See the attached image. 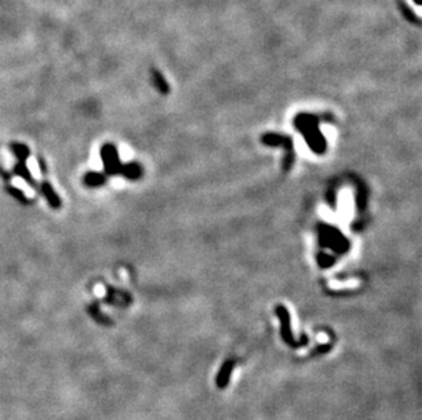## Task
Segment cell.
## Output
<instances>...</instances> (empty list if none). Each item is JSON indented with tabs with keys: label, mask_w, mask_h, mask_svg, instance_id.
Instances as JSON below:
<instances>
[{
	"label": "cell",
	"mask_w": 422,
	"mask_h": 420,
	"mask_svg": "<svg viewBox=\"0 0 422 420\" xmlns=\"http://www.w3.org/2000/svg\"><path fill=\"white\" fill-rule=\"evenodd\" d=\"M101 158H103L104 169L108 175H113L120 171L118 150L112 144H107L101 147Z\"/></svg>",
	"instance_id": "cell-1"
},
{
	"label": "cell",
	"mask_w": 422,
	"mask_h": 420,
	"mask_svg": "<svg viewBox=\"0 0 422 420\" xmlns=\"http://www.w3.org/2000/svg\"><path fill=\"white\" fill-rule=\"evenodd\" d=\"M37 190H40L41 192H43V195L45 197V199L48 201V204H49V206H51L52 209H59L60 206H62V201H60L59 195L55 192L53 187L51 186V184L48 183V182L44 180L43 183L40 184Z\"/></svg>",
	"instance_id": "cell-2"
},
{
	"label": "cell",
	"mask_w": 422,
	"mask_h": 420,
	"mask_svg": "<svg viewBox=\"0 0 422 420\" xmlns=\"http://www.w3.org/2000/svg\"><path fill=\"white\" fill-rule=\"evenodd\" d=\"M13 172H14V175H18L20 177H22L27 184H30V186L34 187V189H37V187H39L37 183L34 182V179L33 176H32L30 171H29V168L26 167V161H18L17 164L14 165Z\"/></svg>",
	"instance_id": "cell-3"
},
{
	"label": "cell",
	"mask_w": 422,
	"mask_h": 420,
	"mask_svg": "<svg viewBox=\"0 0 422 420\" xmlns=\"http://www.w3.org/2000/svg\"><path fill=\"white\" fill-rule=\"evenodd\" d=\"M106 175L99 173V172H88L85 176H84V183H85L88 187H99L101 184L106 183Z\"/></svg>",
	"instance_id": "cell-4"
},
{
	"label": "cell",
	"mask_w": 422,
	"mask_h": 420,
	"mask_svg": "<svg viewBox=\"0 0 422 420\" xmlns=\"http://www.w3.org/2000/svg\"><path fill=\"white\" fill-rule=\"evenodd\" d=\"M10 147H11L14 156L17 157L18 161H26L29 156H30V149L27 147L26 145L13 142V144L10 145Z\"/></svg>",
	"instance_id": "cell-5"
},
{
	"label": "cell",
	"mask_w": 422,
	"mask_h": 420,
	"mask_svg": "<svg viewBox=\"0 0 422 420\" xmlns=\"http://www.w3.org/2000/svg\"><path fill=\"white\" fill-rule=\"evenodd\" d=\"M231 368H232V363L228 361L227 364H224L223 370L220 371V375H219V378H218V386L220 387V389H223V387L227 386V383H228V378H230Z\"/></svg>",
	"instance_id": "cell-6"
},
{
	"label": "cell",
	"mask_w": 422,
	"mask_h": 420,
	"mask_svg": "<svg viewBox=\"0 0 422 420\" xmlns=\"http://www.w3.org/2000/svg\"><path fill=\"white\" fill-rule=\"evenodd\" d=\"M6 190L8 191V192H10V194H11L17 201H20L21 204L29 205V199L26 198V195H25V194H23L21 190H18L17 187H14V186H7Z\"/></svg>",
	"instance_id": "cell-7"
},
{
	"label": "cell",
	"mask_w": 422,
	"mask_h": 420,
	"mask_svg": "<svg viewBox=\"0 0 422 420\" xmlns=\"http://www.w3.org/2000/svg\"><path fill=\"white\" fill-rule=\"evenodd\" d=\"M0 175H1V176H3V179H4V180H7V182H8V180L11 179V177H10V176H11V175H10L8 172L4 171L3 168H0Z\"/></svg>",
	"instance_id": "cell-8"
},
{
	"label": "cell",
	"mask_w": 422,
	"mask_h": 420,
	"mask_svg": "<svg viewBox=\"0 0 422 420\" xmlns=\"http://www.w3.org/2000/svg\"><path fill=\"white\" fill-rule=\"evenodd\" d=\"M37 163H39V165L41 167V171H43V173H45L46 169H45V164H44V161H43V158L39 157L37 158Z\"/></svg>",
	"instance_id": "cell-9"
}]
</instances>
